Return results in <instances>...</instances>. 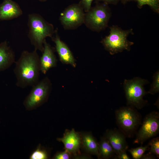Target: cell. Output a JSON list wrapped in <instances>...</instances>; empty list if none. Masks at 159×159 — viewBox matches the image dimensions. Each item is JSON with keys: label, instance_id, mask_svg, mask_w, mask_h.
Listing matches in <instances>:
<instances>
[{"label": "cell", "instance_id": "6da1fadb", "mask_svg": "<svg viewBox=\"0 0 159 159\" xmlns=\"http://www.w3.org/2000/svg\"><path fill=\"white\" fill-rule=\"evenodd\" d=\"M40 58L37 50L23 51L15 62L14 69L16 81V85L21 88L32 87L39 81L40 71Z\"/></svg>", "mask_w": 159, "mask_h": 159}, {"label": "cell", "instance_id": "7a4b0ae2", "mask_svg": "<svg viewBox=\"0 0 159 159\" xmlns=\"http://www.w3.org/2000/svg\"><path fill=\"white\" fill-rule=\"evenodd\" d=\"M28 18V36L30 42L34 49L42 52L46 38L51 37L54 34L53 26L37 13L30 14Z\"/></svg>", "mask_w": 159, "mask_h": 159}, {"label": "cell", "instance_id": "3957f363", "mask_svg": "<svg viewBox=\"0 0 159 159\" xmlns=\"http://www.w3.org/2000/svg\"><path fill=\"white\" fill-rule=\"evenodd\" d=\"M109 35L106 36L102 42L105 49L111 55L122 52L124 50L129 51L134 43L129 41L127 37L132 34V29L124 30L115 26L110 27Z\"/></svg>", "mask_w": 159, "mask_h": 159}, {"label": "cell", "instance_id": "277c9868", "mask_svg": "<svg viewBox=\"0 0 159 159\" xmlns=\"http://www.w3.org/2000/svg\"><path fill=\"white\" fill-rule=\"evenodd\" d=\"M148 82L147 80L139 77L124 80L123 87L128 105L138 109L143 107L145 101L143 98L148 93L144 86Z\"/></svg>", "mask_w": 159, "mask_h": 159}, {"label": "cell", "instance_id": "5b68a950", "mask_svg": "<svg viewBox=\"0 0 159 159\" xmlns=\"http://www.w3.org/2000/svg\"><path fill=\"white\" fill-rule=\"evenodd\" d=\"M85 15L84 22L91 29L100 31L107 26L111 15L108 5L104 3H96Z\"/></svg>", "mask_w": 159, "mask_h": 159}, {"label": "cell", "instance_id": "8992f818", "mask_svg": "<svg viewBox=\"0 0 159 159\" xmlns=\"http://www.w3.org/2000/svg\"><path fill=\"white\" fill-rule=\"evenodd\" d=\"M115 114L118 126L125 133L130 134L134 131L140 122V116L132 107H121Z\"/></svg>", "mask_w": 159, "mask_h": 159}, {"label": "cell", "instance_id": "52a82bcc", "mask_svg": "<svg viewBox=\"0 0 159 159\" xmlns=\"http://www.w3.org/2000/svg\"><path fill=\"white\" fill-rule=\"evenodd\" d=\"M50 83L47 78L39 81L32 88L24 102L26 108L34 109L41 105L47 99L50 91Z\"/></svg>", "mask_w": 159, "mask_h": 159}, {"label": "cell", "instance_id": "ba28073f", "mask_svg": "<svg viewBox=\"0 0 159 159\" xmlns=\"http://www.w3.org/2000/svg\"><path fill=\"white\" fill-rule=\"evenodd\" d=\"M159 131V114L157 112H153L145 117L134 143L142 144L148 139L156 135Z\"/></svg>", "mask_w": 159, "mask_h": 159}, {"label": "cell", "instance_id": "9c48e42d", "mask_svg": "<svg viewBox=\"0 0 159 159\" xmlns=\"http://www.w3.org/2000/svg\"><path fill=\"white\" fill-rule=\"evenodd\" d=\"M85 15L82 6L79 4H74L65 9L60 18L65 28L71 29L77 27L84 22Z\"/></svg>", "mask_w": 159, "mask_h": 159}, {"label": "cell", "instance_id": "30bf717a", "mask_svg": "<svg viewBox=\"0 0 159 159\" xmlns=\"http://www.w3.org/2000/svg\"><path fill=\"white\" fill-rule=\"evenodd\" d=\"M23 14L18 3L12 0H4L0 4V20H9L16 18Z\"/></svg>", "mask_w": 159, "mask_h": 159}, {"label": "cell", "instance_id": "8fae6325", "mask_svg": "<svg viewBox=\"0 0 159 159\" xmlns=\"http://www.w3.org/2000/svg\"><path fill=\"white\" fill-rule=\"evenodd\" d=\"M62 142L65 150L71 154H76L79 150L81 143V138L74 129L66 132L63 137L57 139Z\"/></svg>", "mask_w": 159, "mask_h": 159}, {"label": "cell", "instance_id": "7c38bea8", "mask_svg": "<svg viewBox=\"0 0 159 159\" xmlns=\"http://www.w3.org/2000/svg\"><path fill=\"white\" fill-rule=\"evenodd\" d=\"M105 137L108 141L117 155L122 152H126L128 146L125 137L123 134L118 130H107Z\"/></svg>", "mask_w": 159, "mask_h": 159}, {"label": "cell", "instance_id": "4fadbf2b", "mask_svg": "<svg viewBox=\"0 0 159 159\" xmlns=\"http://www.w3.org/2000/svg\"><path fill=\"white\" fill-rule=\"evenodd\" d=\"M43 54L40 58V71L45 74L50 68L55 67L56 65V59L53 51L46 39L44 42Z\"/></svg>", "mask_w": 159, "mask_h": 159}, {"label": "cell", "instance_id": "5bb4252c", "mask_svg": "<svg viewBox=\"0 0 159 159\" xmlns=\"http://www.w3.org/2000/svg\"><path fill=\"white\" fill-rule=\"evenodd\" d=\"M15 62L14 52L6 41L0 43V72L9 68Z\"/></svg>", "mask_w": 159, "mask_h": 159}, {"label": "cell", "instance_id": "9a60e30c", "mask_svg": "<svg viewBox=\"0 0 159 159\" xmlns=\"http://www.w3.org/2000/svg\"><path fill=\"white\" fill-rule=\"evenodd\" d=\"M56 49L61 61L75 66L74 58L67 46L61 40L57 35L54 39Z\"/></svg>", "mask_w": 159, "mask_h": 159}, {"label": "cell", "instance_id": "2e32d148", "mask_svg": "<svg viewBox=\"0 0 159 159\" xmlns=\"http://www.w3.org/2000/svg\"><path fill=\"white\" fill-rule=\"evenodd\" d=\"M81 143L84 149L87 152L100 158L99 144L90 133L83 134L81 138Z\"/></svg>", "mask_w": 159, "mask_h": 159}, {"label": "cell", "instance_id": "e0dca14e", "mask_svg": "<svg viewBox=\"0 0 159 159\" xmlns=\"http://www.w3.org/2000/svg\"><path fill=\"white\" fill-rule=\"evenodd\" d=\"M99 144L100 157L104 158L109 159L115 153L108 141L105 138H102Z\"/></svg>", "mask_w": 159, "mask_h": 159}, {"label": "cell", "instance_id": "ac0fdd59", "mask_svg": "<svg viewBox=\"0 0 159 159\" xmlns=\"http://www.w3.org/2000/svg\"><path fill=\"white\" fill-rule=\"evenodd\" d=\"M121 1L124 4L130 1H135L137 2V6L139 8L148 5L155 12H159V0H121Z\"/></svg>", "mask_w": 159, "mask_h": 159}, {"label": "cell", "instance_id": "d6986e66", "mask_svg": "<svg viewBox=\"0 0 159 159\" xmlns=\"http://www.w3.org/2000/svg\"><path fill=\"white\" fill-rule=\"evenodd\" d=\"M148 144L145 146H140L135 148H132L128 150L134 159H140L149 147Z\"/></svg>", "mask_w": 159, "mask_h": 159}, {"label": "cell", "instance_id": "ffe728a7", "mask_svg": "<svg viewBox=\"0 0 159 159\" xmlns=\"http://www.w3.org/2000/svg\"><path fill=\"white\" fill-rule=\"evenodd\" d=\"M153 81L151 85L150 88L147 92L148 93L154 95L159 91V72L157 71L154 74Z\"/></svg>", "mask_w": 159, "mask_h": 159}, {"label": "cell", "instance_id": "44dd1931", "mask_svg": "<svg viewBox=\"0 0 159 159\" xmlns=\"http://www.w3.org/2000/svg\"><path fill=\"white\" fill-rule=\"evenodd\" d=\"M48 158L47 151L42 149L40 146H38L31 155L30 159H46Z\"/></svg>", "mask_w": 159, "mask_h": 159}, {"label": "cell", "instance_id": "7402d4cb", "mask_svg": "<svg viewBox=\"0 0 159 159\" xmlns=\"http://www.w3.org/2000/svg\"><path fill=\"white\" fill-rule=\"evenodd\" d=\"M150 146V153L156 155L159 158V138L158 137L152 139L148 143Z\"/></svg>", "mask_w": 159, "mask_h": 159}, {"label": "cell", "instance_id": "603a6c76", "mask_svg": "<svg viewBox=\"0 0 159 159\" xmlns=\"http://www.w3.org/2000/svg\"><path fill=\"white\" fill-rule=\"evenodd\" d=\"M71 153L66 150L57 153L54 156L55 159H69L71 157Z\"/></svg>", "mask_w": 159, "mask_h": 159}, {"label": "cell", "instance_id": "cb8c5ba5", "mask_svg": "<svg viewBox=\"0 0 159 159\" xmlns=\"http://www.w3.org/2000/svg\"><path fill=\"white\" fill-rule=\"evenodd\" d=\"M93 0H81L79 4L85 11L87 12L91 8V6Z\"/></svg>", "mask_w": 159, "mask_h": 159}, {"label": "cell", "instance_id": "d4e9b609", "mask_svg": "<svg viewBox=\"0 0 159 159\" xmlns=\"http://www.w3.org/2000/svg\"><path fill=\"white\" fill-rule=\"evenodd\" d=\"M121 0H95V2L96 3L102 1L108 5L109 4L116 5Z\"/></svg>", "mask_w": 159, "mask_h": 159}, {"label": "cell", "instance_id": "484cf974", "mask_svg": "<svg viewBox=\"0 0 159 159\" xmlns=\"http://www.w3.org/2000/svg\"><path fill=\"white\" fill-rule=\"evenodd\" d=\"M116 158L119 159H129L130 157L127 154L126 151L121 152L117 154Z\"/></svg>", "mask_w": 159, "mask_h": 159}, {"label": "cell", "instance_id": "4316f807", "mask_svg": "<svg viewBox=\"0 0 159 159\" xmlns=\"http://www.w3.org/2000/svg\"><path fill=\"white\" fill-rule=\"evenodd\" d=\"M142 159H155V157L153 154L150 153L146 154L143 155L141 157Z\"/></svg>", "mask_w": 159, "mask_h": 159}, {"label": "cell", "instance_id": "83f0119b", "mask_svg": "<svg viewBox=\"0 0 159 159\" xmlns=\"http://www.w3.org/2000/svg\"><path fill=\"white\" fill-rule=\"evenodd\" d=\"M39 1L41 2H44L46 1L47 0H38Z\"/></svg>", "mask_w": 159, "mask_h": 159}]
</instances>
